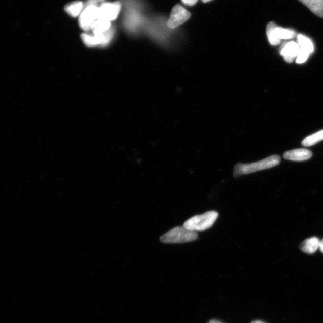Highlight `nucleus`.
I'll return each instance as SVG.
<instances>
[{"label": "nucleus", "mask_w": 323, "mask_h": 323, "mask_svg": "<svg viewBox=\"0 0 323 323\" xmlns=\"http://www.w3.org/2000/svg\"><path fill=\"white\" fill-rule=\"evenodd\" d=\"M278 155H272L265 159L250 164L238 163L235 165L234 169V177L237 178L242 175H248L259 171L265 170L275 167L280 163Z\"/></svg>", "instance_id": "f257e3e1"}, {"label": "nucleus", "mask_w": 323, "mask_h": 323, "mask_svg": "<svg viewBox=\"0 0 323 323\" xmlns=\"http://www.w3.org/2000/svg\"><path fill=\"white\" fill-rule=\"evenodd\" d=\"M218 216L219 213L216 211H209L201 215L191 217L184 222L183 227L196 233L205 231L212 227Z\"/></svg>", "instance_id": "f03ea898"}, {"label": "nucleus", "mask_w": 323, "mask_h": 323, "mask_svg": "<svg viewBox=\"0 0 323 323\" xmlns=\"http://www.w3.org/2000/svg\"><path fill=\"white\" fill-rule=\"evenodd\" d=\"M198 234L196 232L186 229L183 226H177L167 232L160 237L164 244H182L197 240Z\"/></svg>", "instance_id": "7ed1b4c3"}, {"label": "nucleus", "mask_w": 323, "mask_h": 323, "mask_svg": "<svg viewBox=\"0 0 323 323\" xmlns=\"http://www.w3.org/2000/svg\"><path fill=\"white\" fill-rule=\"evenodd\" d=\"M115 34L114 27H112L110 30L106 32L98 35L90 34H82V40L86 45L88 47H96V45H102L105 47L109 44L113 40Z\"/></svg>", "instance_id": "20e7f679"}, {"label": "nucleus", "mask_w": 323, "mask_h": 323, "mask_svg": "<svg viewBox=\"0 0 323 323\" xmlns=\"http://www.w3.org/2000/svg\"><path fill=\"white\" fill-rule=\"evenodd\" d=\"M99 18V7L97 5L85 6L79 16L80 27L86 31L91 30L93 24Z\"/></svg>", "instance_id": "39448f33"}, {"label": "nucleus", "mask_w": 323, "mask_h": 323, "mask_svg": "<svg viewBox=\"0 0 323 323\" xmlns=\"http://www.w3.org/2000/svg\"><path fill=\"white\" fill-rule=\"evenodd\" d=\"M191 16V13L183 7L180 5H175L167 21V26L172 29H175L190 19Z\"/></svg>", "instance_id": "423d86ee"}, {"label": "nucleus", "mask_w": 323, "mask_h": 323, "mask_svg": "<svg viewBox=\"0 0 323 323\" xmlns=\"http://www.w3.org/2000/svg\"><path fill=\"white\" fill-rule=\"evenodd\" d=\"M121 2L104 3L99 7V18L108 21L114 20L122 10Z\"/></svg>", "instance_id": "0eeeda50"}, {"label": "nucleus", "mask_w": 323, "mask_h": 323, "mask_svg": "<svg viewBox=\"0 0 323 323\" xmlns=\"http://www.w3.org/2000/svg\"><path fill=\"white\" fill-rule=\"evenodd\" d=\"M299 44L294 41H291L283 45L281 49L280 54L286 62L292 63L299 55Z\"/></svg>", "instance_id": "6e6552de"}, {"label": "nucleus", "mask_w": 323, "mask_h": 323, "mask_svg": "<svg viewBox=\"0 0 323 323\" xmlns=\"http://www.w3.org/2000/svg\"><path fill=\"white\" fill-rule=\"evenodd\" d=\"M312 153L310 150L305 149H297L287 151L283 154V157L291 161L307 160L312 157Z\"/></svg>", "instance_id": "1a4fd4ad"}, {"label": "nucleus", "mask_w": 323, "mask_h": 323, "mask_svg": "<svg viewBox=\"0 0 323 323\" xmlns=\"http://www.w3.org/2000/svg\"><path fill=\"white\" fill-rule=\"evenodd\" d=\"M320 245V241L317 237L307 239L301 244V250L307 254H314L318 250Z\"/></svg>", "instance_id": "9d476101"}, {"label": "nucleus", "mask_w": 323, "mask_h": 323, "mask_svg": "<svg viewBox=\"0 0 323 323\" xmlns=\"http://www.w3.org/2000/svg\"><path fill=\"white\" fill-rule=\"evenodd\" d=\"M315 15L323 18V0H299Z\"/></svg>", "instance_id": "9b49d317"}, {"label": "nucleus", "mask_w": 323, "mask_h": 323, "mask_svg": "<svg viewBox=\"0 0 323 323\" xmlns=\"http://www.w3.org/2000/svg\"><path fill=\"white\" fill-rule=\"evenodd\" d=\"M113 27L111 22L107 20L98 18L94 22L91 30H93V34L98 35L106 32Z\"/></svg>", "instance_id": "f8f14e48"}, {"label": "nucleus", "mask_w": 323, "mask_h": 323, "mask_svg": "<svg viewBox=\"0 0 323 323\" xmlns=\"http://www.w3.org/2000/svg\"><path fill=\"white\" fill-rule=\"evenodd\" d=\"M276 24L274 22H269L267 26L266 32L269 43L272 45H277L280 44L281 40L277 36L276 33Z\"/></svg>", "instance_id": "ddd939ff"}, {"label": "nucleus", "mask_w": 323, "mask_h": 323, "mask_svg": "<svg viewBox=\"0 0 323 323\" xmlns=\"http://www.w3.org/2000/svg\"><path fill=\"white\" fill-rule=\"evenodd\" d=\"M85 4L83 2H75L66 6L65 10L70 16L76 17L80 15L83 9H85Z\"/></svg>", "instance_id": "4468645a"}, {"label": "nucleus", "mask_w": 323, "mask_h": 323, "mask_svg": "<svg viewBox=\"0 0 323 323\" xmlns=\"http://www.w3.org/2000/svg\"><path fill=\"white\" fill-rule=\"evenodd\" d=\"M323 140V129L311 135L307 136L302 142V145L305 147L312 146Z\"/></svg>", "instance_id": "2eb2a0df"}, {"label": "nucleus", "mask_w": 323, "mask_h": 323, "mask_svg": "<svg viewBox=\"0 0 323 323\" xmlns=\"http://www.w3.org/2000/svg\"><path fill=\"white\" fill-rule=\"evenodd\" d=\"M297 40L300 49L307 51L310 53V54L314 52V44L308 38L303 36V35L299 34L298 35Z\"/></svg>", "instance_id": "dca6fc26"}, {"label": "nucleus", "mask_w": 323, "mask_h": 323, "mask_svg": "<svg viewBox=\"0 0 323 323\" xmlns=\"http://www.w3.org/2000/svg\"><path fill=\"white\" fill-rule=\"evenodd\" d=\"M275 30L277 36L281 40L293 39L296 36V31L293 30L283 29L277 26Z\"/></svg>", "instance_id": "f3484780"}, {"label": "nucleus", "mask_w": 323, "mask_h": 323, "mask_svg": "<svg viewBox=\"0 0 323 323\" xmlns=\"http://www.w3.org/2000/svg\"><path fill=\"white\" fill-rule=\"evenodd\" d=\"M181 1L186 5L192 6L196 5V3L198 2V0H181Z\"/></svg>", "instance_id": "a211bd4d"}, {"label": "nucleus", "mask_w": 323, "mask_h": 323, "mask_svg": "<svg viewBox=\"0 0 323 323\" xmlns=\"http://www.w3.org/2000/svg\"><path fill=\"white\" fill-rule=\"evenodd\" d=\"M319 250L323 253V239L320 241V245H319Z\"/></svg>", "instance_id": "6ab92c4d"}, {"label": "nucleus", "mask_w": 323, "mask_h": 323, "mask_svg": "<svg viewBox=\"0 0 323 323\" xmlns=\"http://www.w3.org/2000/svg\"><path fill=\"white\" fill-rule=\"evenodd\" d=\"M209 323H222L218 320H216V319H212Z\"/></svg>", "instance_id": "aec40b11"}, {"label": "nucleus", "mask_w": 323, "mask_h": 323, "mask_svg": "<svg viewBox=\"0 0 323 323\" xmlns=\"http://www.w3.org/2000/svg\"><path fill=\"white\" fill-rule=\"evenodd\" d=\"M251 323H265V322H263L262 321H252Z\"/></svg>", "instance_id": "412c9836"}, {"label": "nucleus", "mask_w": 323, "mask_h": 323, "mask_svg": "<svg viewBox=\"0 0 323 323\" xmlns=\"http://www.w3.org/2000/svg\"><path fill=\"white\" fill-rule=\"evenodd\" d=\"M210 1H212V0H202V2L203 3H207V2H209Z\"/></svg>", "instance_id": "4be33fe9"}, {"label": "nucleus", "mask_w": 323, "mask_h": 323, "mask_svg": "<svg viewBox=\"0 0 323 323\" xmlns=\"http://www.w3.org/2000/svg\"><path fill=\"white\" fill-rule=\"evenodd\" d=\"M98 2H103L104 0H97Z\"/></svg>", "instance_id": "5701e85b"}]
</instances>
